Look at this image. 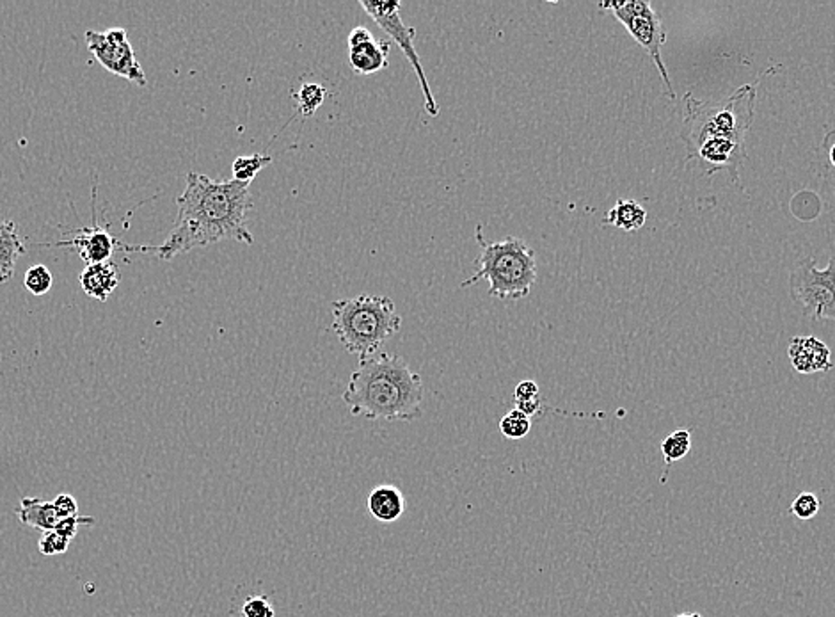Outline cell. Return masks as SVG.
<instances>
[{
	"label": "cell",
	"instance_id": "1",
	"mask_svg": "<svg viewBox=\"0 0 835 617\" xmlns=\"http://www.w3.org/2000/svg\"><path fill=\"white\" fill-rule=\"evenodd\" d=\"M249 185L191 171L183 193L176 198L178 215L165 241L158 246H128V252L171 260L224 239L253 244L255 237L248 228V214L253 208Z\"/></svg>",
	"mask_w": 835,
	"mask_h": 617
},
{
	"label": "cell",
	"instance_id": "2",
	"mask_svg": "<svg viewBox=\"0 0 835 617\" xmlns=\"http://www.w3.org/2000/svg\"><path fill=\"white\" fill-rule=\"evenodd\" d=\"M755 88L746 84L720 102H700L684 95L686 116L680 139L688 160H699L708 175L729 171L737 182V169L746 157V132L755 116Z\"/></svg>",
	"mask_w": 835,
	"mask_h": 617
},
{
	"label": "cell",
	"instance_id": "3",
	"mask_svg": "<svg viewBox=\"0 0 835 617\" xmlns=\"http://www.w3.org/2000/svg\"><path fill=\"white\" fill-rule=\"evenodd\" d=\"M342 399L354 416L415 422L421 416L423 383L408 361L380 353L360 360Z\"/></svg>",
	"mask_w": 835,
	"mask_h": 617
},
{
	"label": "cell",
	"instance_id": "4",
	"mask_svg": "<svg viewBox=\"0 0 835 617\" xmlns=\"http://www.w3.org/2000/svg\"><path fill=\"white\" fill-rule=\"evenodd\" d=\"M333 331L342 346L360 360L377 355L384 342L400 331L402 317L388 296L361 294L331 305Z\"/></svg>",
	"mask_w": 835,
	"mask_h": 617
},
{
	"label": "cell",
	"instance_id": "5",
	"mask_svg": "<svg viewBox=\"0 0 835 617\" xmlns=\"http://www.w3.org/2000/svg\"><path fill=\"white\" fill-rule=\"evenodd\" d=\"M474 239L480 246L478 271L461 283V289L485 280L489 294L496 299L520 301L526 298L537 281V260L530 244L520 237L485 241L482 226Z\"/></svg>",
	"mask_w": 835,
	"mask_h": 617
},
{
	"label": "cell",
	"instance_id": "6",
	"mask_svg": "<svg viewBox=\"0 0 835 617\" xmlns=\"http://www.w3.org/2000/svg\"><path fill=\"white\" fill-rule=\"evenodd\" d=\"M603 9L614 11L615 18L624 25L627 33L636 40V43L649 53V57L654 61L665 88L669 91V97L676 100L674 86L669 77L667 66L661 57V47L667 42V34L663 29L661 16L654 11V7L649 2L643 0H629V2H605L601 4Z\"/></svg>",
	"mask_w": 835,
	"mask_h": 617
},
{
	"label": "cell",
	"instance_id": "7",
	"mask_svg": "<svg viewBox=\"0 0 835 617\" xmlns=\"http://www.w3.org/2000/svg\"><path fill=\"white\" fill-rule=\"evenodd\" d=\"M791 296L803 313L821 320H835V257L825 269H818L814 258L802 260L791 272Z\"/></svg>",
	"mask_w": 835,
	"mask_h": 617
},
{
	"label": "cell",
	"instance_id": "8",
	"mask_svg": "<svg viewBox=\"0 0 835 617\" xmlns=\"http://www.w3.org/2000/svg\"><path fill=\"white\" fill-rule=\"evenodd\" d=\"M361 7L365 9L366 14L389 36V42H395L399 49L404 52L408 57L409 64L413 66L419 81V88L425 99V110L428 116L436 118L439 116V105L434 99V93L430 90V84L427 81L425 70L419 62V55L415 49V38H417V29L409 27L402 22L400 18V2H375V0H360Z\"/></svg>",
	"mask_w": 835,
	"mask_h": 617
},
{
	"label": "cell",
	"instance_id": "9",
	"mask_svg": "<svg viewBox=\"0 0 835 617\" xmlns=\"http://www.w3.org/2000/svg\"><path fill=\"white\" fill-rule=\"evenodd\" d=\"M86 43L89 52L107 71L123 77L136 86H146V75L123 27H110L104 33L88 31Z\"/></svg>",
	"mask_w": 835,
	"mask_h": 617
},
{
	"label": "cell",
	"instance_id": "10",
	"mask_svg": "<svg viewBox=\"0 0 835 617\" xmlns=\"http://www.w3.org/2000/svg\"><path fill=\"white\" fill-rule=\"evenodd\" d=\"M52 246L77 250L80 258L86 261V265L110 261V257L114 255L116 250H125V252L128 250L127 244L119 242L105 226H100L97 223V215H93L91 226L77 228L70 239L59 241Z\"/></svg>",
	"mask_w": 835,
	"mask_h": 617
},
{
	"label": "cell",
	"instance_id": "11",
	"mask_svg": "<svg viewBox=\"0 0 835 617\" xmlns=\"http://www.w3.org/2000/svg\"><path fill=\"white\" fill-rule=\"evenodd\" d=\"M789 360L800 374L829 372L834 368L830 349L814 337H794L789 342Z\"/></svg>",
	"mask_w": 835,
	"mask_h": 617
},
{
	"label": "cell",
	"instance_id": "12",
	"mask_svg": "<svg viewBox=\"0 0 835 617\" xmlns=\"http://www.w3.org/2000/svg\"><path fill=\"white\" fill-rule=\"evenodd\" d=\"M79 281L86 296L97 301H107L121 281V271L114 261L86 265L79 276Z\"/></svg>",
	"mask_w": 835,
	"mask_h": 617
},
{
	"label": "cell",
	"instance_id": "13",
	"mask_svg": "<svg viewBox=\"0 0 835 617\" xmlns=\"http://www.w3.org/2000/svg\"><path fill=\"white\" fill-rule=\"evenodd\" d=\"M25 252L27 248L20 226L0 215V285L13 278L16 263Z\"/></svg>",
	"mask_w": 835,
	"mask_h": 617
},
{
	"label": "cell",
	"instance_id": "14",
	"mask_svg": "<svg viewBox=\"0 0 835 617\" xmlns=\"http://www.w3.org/2000/svg\"><path fill=\"white\" fill-rule=\"evenodd\" d=\"M391 43L388 40H368L356 47H349V62L358 75L379 73L388 66Z\"/></svg>",
	"mask_w": 835,
	"mask_h": 617
},
{
	"label": "cell",
	"instance_id": "15",
	"mask_svg": "<svg viewBox=\"0 0 835 617\" xmlns=\"http://www.w3.org/2000/svg\"><path fill=\"white\" fill-rule=\"evenodd\" d=\"M404 493L391 484L377 486L368 497V511L382 523H393L406 513Z\"/></svg>",
	"mask_w": 835,
	"mask_h": 617
},
{
	"label": "cell",
	"instance_id": "16",
	"mask_svg": "<svg viewBox=\"0 0 835 617\" xmlns=\"http://www.w3.org/2000/svg\"><path fill=\"white\" fill-rule=\"evenodd\" d=\"M16 515H18L20 521L25 527H31L34 530H42L43 534L55 530L57 523L61 521V517L55 511L53 502H43V500H40L36 497L22 498L20 508L16 509Z\"/></svg>",
	"mask_w": 835,
	"mask_h": 617
},
{
	"label": "cell",
	"instance_id": "17",
	"mask_svg": "<svg viewBox=\"0 0 835 617\" xmlns=\"http://www.w3.org/2000/svg\"><path fill=\"white\" fill-rule=\"evenodd\" d=\"M645 221H647L645 208L636 204L634 200L623 198L606 214L603 223L615 226L619 230H624V232H636L645 224Z\"/></svg>",
	"mask_w": 835,
	"mask_h": 617
},
{
	"label": "cell",
	"instance_id": "18",
	"mask_svg": "<svg viewBox=\"0 0 835 617\" xmlns=\"http://www.w3.org/2000/svg\"><path fill=\"white\" fill-rule=\"evenodd\" d=\"M268 164H272V157L270 155H242V157H237L233 166H231V171H233V180L237 182H244V184H251L255 180V176L260 173L263 167H267Z\"/></svg>",
	"mask_w": 835,
	"mask_h": 617
},
{
	"label": "cell",
	"instance_id": "19",
	"mask_svg": "<svg viewBox=\"0 0 835 617\" xmlns=\"http://www.w3.org/2000/svg\"><path fill=\"white\" fill-rule=\"evenodd\" d=\"M691 449V432L688 429H679L676 432L669 434L661 441V454L665 460V466L671 468V464L680 461L684 456H688Z\"/></svg>",
	"mask_w": 835,
	"mask_h": 617
},
{
	"label": "cell",
	"instance_id": "20",
	"mask_svg": "<svg viewBox=\"0 0 835 617\" xmlns=\"http://www.w3.org/2000/svg\"><path fill=\"white\" fill-rule=\"evenodd\" d=\"M325 97H327V91H325L324 86L314 84V82L303 84L299 93L296 95L299 114L305 116V118H312L314 112L325 102Z\"/></svg>",
	"mask_w": 835,
	"mask_h": 617
},
{
	"label": "cell",
	"instance_id": "21",
	"mask_svg": "<svg viewBox=\"0 0 835 617\" xmlns=\"http://www.w3.org/2000/svg\"><path fill=\"white\" fill-rule=\"evenodd\" d=\"M23 285L33 296H45L53 285L52 272L47 265L38 263L25 271Z\"/></svg>",
	"mask_w": 835,
	"mask_h": 617
},
{
	"label": "cell",
	"instance_id": "22",
	"mask_svg": "<svg viewBox=\"0 0 835 617\" xmlns=\"http://www.w3.org/2000/svg\"><path fill=\"white\" fill-rule=\"evenodd\" d=\"M531 429V420L520 410L507 413L500 422V431L509 440H521Z\"/></svg>",
	"mask_w": 835,
	"mask_h": 617
},
{
	"label": "cell",
	"instance_id": "23",
	"mask_svg": "<svg viewBox=\"0 0 835 617\" xmlns=\"http://www.w3.org/2000/svg\"><path fill=\"white\" fill-rule=\"evenodd\" d=\"M820 509H821V500L814 493H800L793 500V504L789 508V513L796 516L798 519L807 521V519H812L814 516H818Z\"/></svg>",
	"mask_w": 835,
	"mask_h": 617
},
{
	"label": "cell",
	"instance_id": "24",
	"mask_svg": "<svg viewBox=\"0 0 835 617\" xmlns=\"http://www.w3.org/2000/svg\"><path fill=\"white\" fill-rule=\"evenodd\" d=\"M71 541L61 534H57L55 530L52 532H45L40 539V552L42 555H59V554H64L68 548H70Z\"/></svg>",
	"mask_w": 835,
	"mask_h": 617
},
{
	"label": "cell",
	"instance_id": "25",
	"mask_svg": "<svg viewBox=\"0 0 835 617\" xmlns=\"http://www.w3.org/2000/svg\"><path fill=\"white\" fill-rule=\"evenodd\" d=\"M274 605L267 596H251L242 605V617H274Z\"/></svg>",
	"mask_w": 835,
	"mask_h": 617
},
{
	"label": "cell",
	"instance_id": "26",
	"mask_svg": "<svg viewBox=\"0 0 835 617\" xmlns=\"http://www.w3.org/2000/svg\"><path fill=\"white\" fill-rule=\"evenodd\" d=\"M95 523V517H88V516H73V517H66V519H61L55 527V532L68 537L70 541L75 539L77 532H79V527L80 525H93Z\"/></svg>",
	"mask_w": 835,
	"mask_h": 617
},
{
	"label": "cell",
	"instance_id": "27",
	"mask_svg": "<svg viewBox=\"0 0 835 617\" xmlns=\"http://www.w3.org/2000/svg\"><path fill=\"white\" fill-rule=\"evenodd\" d=\"M53 506H55V511L61 519H66V517H73V516H79V504L77 500L68 495V493H61L55 497L53 500Z\"/></svg>",
	"mask_w": 835,
	"mask_h": 617
},
{
	"label": "cell",
	"instance_id": "28",
	"mask_svg": "<svg viewBox=\"0 0 835 617\" xmlns=\"http://www.w3.org/2000/svg\"><path fill=\"white\" fill-rule=\"evenodd\" d=\"M537 397H539V386L531 379H524L514 390V403L531 401V399H537Z\"/></svg>",
	"mask_w": 835,
	"mask_h": 617
},
{
	"label": "cell",
	"instance_id": "29",
	"mask_svg": "<svg viewBox=\"0 0 835 617\" xmlns=\"http://www.w3.org/2000/svg\"><path fill=\"white\" fill-rule=\"evenodd\" d=\"M371 38H373V34H371L366 27L360 25V27H354V29L351 31V34H349V38H347V45H349V47H356V45L365 43V42L371 40Z\"/></svg>",
	"mask_w": 835,
	"mask_h": 617
},
{
	"label": "cell",
	"instance_id": "30",
	"mask_svg": "<svg viewBox=\"0 0 835 617\" xmlns=\"http://www.w3.org/2000/svg\"><path fill=\"white\" fill-rule=\"evenodd\" d=\"M516 410L524 413L526 416H533V414H539L540 410H542V401L540 397L537 399H531V401H522V403H516Z\"/></svg>",
	"mask_w": 835,
	"mask_h": 617
},
{
	"label": "cell",
	"instance_id": "31",
	"mask_svg": "<svg viewBox=\"0 0 835 617\" xmlns=\"http://www.w3.org/2000/svg\"><path fill=\"white\" fill-rule=\"evenodd\" d=\"M825 150H827V154H829L830 164L835 167V130L827 136V139H825Z\"/></svg>",
	"mask_w": 835,
	"mask_h": 617
},
{
	"label": "cell",
	"instance_id": "32",
	"mask_svg": "<svg viewBox=\"0 0 835 617\" xmlns=\"http://www.w3.org/2000/svg\"><path fill=\"white\" fill-rule=\"evenodd\" d=\"M678 617H702V616H700V614H680V616H678Z\"/></svg>",
	"mask_w": 835,
	"mask_h": 617
}]
</instances>
